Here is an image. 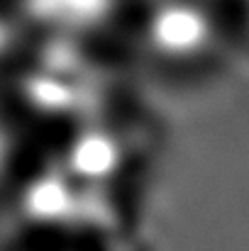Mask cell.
I'll return each instance as SVG.
<instances>
[{"label":"cell","mask_w":249,"mask_h":251,"mask_svg":"<svg viewBox=\"0 0 249 251\" xmlns=\"http://www.w3.org/2000/svg\"><path fill=\"white\" fill-rule=\"evenodd\" d=\"M115 0H15L22 25L34 32H47L52 37L79 34L98 25Z\"/></svg>","instance_id":"6da1fadb"},{"label":"cell","mask_w":249,"mask_h":251,"mask_svg":"<svg viewBox=\"0 0 249 251\" xmlns=\"http://www.w3.org/2000/svg\"><path fill=\"white\" fill-rule=\"evenodd\" d=\"M17 164V132L12 117L0 107V190L10 183Z\"/></svg>","instance_id":"3957f363"},{"label":"cell","mask_w":249,"mask_h":251,"mask_svg":"<svg viewBox=\"0 0 249 251\" xmlns=\"http://www.w3.org/2000/svg\"><path fill=\"white\" fill-rule=\"evenodd\" d=\"M29 251H66V249H54V247H42V249H29Z\"/></svg>","instance_id":"277c9868"},{"label":"cell","mask_w":249,"mask_h":251,"mask_svg":"<svg viewBox=\"0 0 249 251\" xmlns=\"http://www.w3.org/2000/svg\"><path fill=\"white\" fill-rule=\"evenodd\" d=\"M25 32L27 27L22 25L17 10L12 5H0V69L15 66Z\"/></svg>","instance_id":"7a4b0ae2"}]
</instances>
